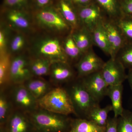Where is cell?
<instances>
[{
	"label": "cell",
	"instance_id": "obj_20",
	"mask_svg": "<svg viewBox=\"0 0 132 132\" xmlns=\"http://www.w3.org/2000/svg\"><path fill=\"white\" fill-rule=\"evenodd\" d=\"M63 48L68 62L74 67L83 54L76 45L71 33L64 36Z\"/></svg>",
	"mask_w": 132,
	"mask_h": 132
},
{
	"label": "cell",
	"instance_id": "obj_14",
	"mask_svg": "<svg viewBox=\"0 0 132 132\" xmlns=\"http://www.w3.org/2000/svg\"><path fill=\"white\" fill-rule=\"evenodd\" d=\"M80 79L87 91L99 103L104 97L107 96L109 86L104 80L101 71L91 74Z\"/></svg>",
	"mask_w": 132,
	"mask_h": 132
},
{
	"label": "cell",
	"instance_id": "obj_11",
	"mask_svg": "<svg viewBox=\"0 0 132 132\" xmlns=\"http://www.w3.org/2000/svg\"><path fill=\"white\" fill-rule=\"evenodd\" d=\"M105 62L91 48L82 55L74 67L77 78H82L101 71Z\"/></svg>",
	"mask_w": 132,
	"mask_h": 132
},
{
	"label": "cell",
	"instance_id": "obj_31",
	"mask_svg": "<svg viewBox=\"0 0 132 132\" xmlns=\"http://www.w3.org/2000/svg\"><path fill=\"white\" fill-rule=\"evenodd\" d=\"M12 30L2 22L0 25V55L8 53L9 43Z\"/></svg>",
	"mask_w": 132,
	"mask_h": 132
},
{
	"label": "cell",
	"instance_id": "obj_36",
	"mask_svg": "<svg viewBox=\"0 0 132 132\" xmlns=\"http://www.w3.org/2000/svg\"><path fill=\"white\" fill-rule=\"evenodd\" d=\"M118 118H109L105 132H118Z\"/></svg>",
	"mask_w": 132,
	"mask_h": 132
},
{
	"label": "cell",
	"instance_id": "obj_12",
	"mask_svg": "<svg viewBox=\"0 0 132 132\" xmlns=\"http://www.w3.org/2000/svg\"><path fill=\"white\" fill-rule=\"evenodd\" d=\"M125 67L116 59L110 58L105 62L101 72L108 86L121 85L127 79Z\"/></svg>",
	"mask_w": 132,
	"mask_h": 132
},
{
	"label": "cell",
	"instance_id": "obj_25",
	"mask_svg": "<svg viewBox=\"0 0 132 132\" xmlns=\"http://www.w3.org/2000/svg\"><path fill=\"white\" fill-rule=\"evenodd\" d=\"M29 66L33 77L43 78L49 75L52 62L38 57L29 56Z\"/></svg>",
	"mask_w": 132,
	"mask_h": 132
},
{
	"label": "cell",
	"instance_id": "obj_15",
	"mask_svg": "<svg viewBox=\"0 0 132 132\" xmlns=\"http://www.w3.org/2000/svg\"><path fill=\"white\" fill-rule=\"evenodd\" d=\"M6 132H36L27 113L14 109L6 124Z\"/></svg>",
	"mask_w": 132,
	"mask_h": 132
},
{
	"label": "cell",
	"instance_id": "obj_29",
	"mask_svg": "<svg viewBox=\"0 0 132 132\" xmlns=\"http://www.w3.org/2000/svg\"><path fill=\"white\" fill-rule=\"evenodd\" d=\"M127 43H132V18L121 16L116 20Z\"/></svg>",
	"mask_w": 132,
	"mask_h": 132
},
{
	"label": "cell",
	"instance_id": "obj_23",
	"mask_svg": "<svg viewBox=\"0 0 132 132\" xmlns=\"http://www.w3.org/2000/svg\"><path fill=\"white\" fill-rule=\"evenodd\" d=\"M123 91V84L108 87L107 96L111 99L114 116L116 118H119L124 112L122 102Z\"/></svg>",
	"mask_w": 132,
	"mask_h": 132
},
{
	"label": "cell",
	"instance_id": "obj_24",
	"mask_svg": "<svg viewBox=\"0 0 132 132\" xmlns=\"http://www.w3.org/2000/svg\"><path fill=\"white\" fill-rule=\"evenodd\" d=\"M105 127H101L93 121L86 119H72L68 132H105Z\"/></svg>",
	"mask_w": 132,
	"mask_h": 132
},
{
	"label": "cell",
	"instance_id": "obj_2",
	"mask_svg": "<svg viewBox=\"0 0 132 132\" xmlns=\"http://www.w3.org/2000/svg\"><path fill=\"white\" fill-rule=\"evenodd\" d=\"M31 10L36 30L63 37L72 32L71 27L54 5L41 9Z\"/></svg>",
	"mask_w": 132,
	"mask_h": 132
},
{
	"label": "cell",
	"instance_id": "obj_8",
	"mask_svg": "<svg viewBox=\"0 0 132 132\" xmlns=\"http://www.w3.org/2000/svg\"><path fill=\"white\" fill-rule=\"evenodd\" d=\"M29 57L28 52L12 56L10 70V85L24 84L33 77L29 66Z\"/></svg>",
	"mask_w": 132,
	"mask_h": 132
},
{
	"label": "cell",
	"instance_id": "obj_26",
	"mask_svg": "<svg viewBox=\"0 0 132 132\" xmlns=\"http://www.w3.org/2000/svg\"><path fill=\"white\" fill-rule=\"evenodd\" d=\"M106 16L117 20L121 16L119 0H94Z\"/></svg>",
	"mask_w": 132,
	"mask_h": 132
},
{
	"label": "cell",
	"instance_id": "obj_9",
	"mask_svg": "<svg viewBox=\"0 0 132 132\" xmlns=\"http://www.w3.org/2000/svg\"><path fill=\"white\" fill-rule=\"evenodd\" d=\"M102 22L111 48L110 58L115 59L120 50L127 42L116 20L105 15Z\"/></svg>",
	"mask_w": 132,
	"mask_h": 132
},
{
	"label": "cell",
	"instance_id": "obj_21",
	"mask_svg": "<svg viewBox=\"0 0 132 132\" xmlns=\"http://www.w3.org/2000/svg\"><path fill=\"white\" fill-rule=\"evenodd\" d=\"M102 20L97 24L92 31L94 45L97 46L105 54L110 57L111 48L106 33L102 24Z\"/></svg>",
	"mask_w": 132,
	"mask_h": 132
},
{
	"label": "cell",
	"instance_id": "obj_27",
	"mask_svg": "<svg viewBox=\"0 0 132 132\" xmlns=\"http://www.w3.org/2000/svg\"><path fill=\"white\" fill-rule=\"evenodd\" d=\"M12 55L8 53L0 55V87L5 88L10 85V70Z\"/></svg>",
	"mask_w": 132,
	"mask_h": 132
},
{
	"label": "cell",
	"instance_id": "obj_4",
	"mask_svg": "<svg viewBox=\"0 0 132 132\" xmlns=\"http://www.w3.org/2000/svg\"><path fill=\"white\" fill-rule=\"evenodd\" d=\"M67 84L65 88L71 98L76 116L78 118L87 119L91 111L99 106V102L87 91L80 78H77Z\"/></svg>",
	"mask_w": 132,
	"mask_h": 132
},
{
	"label": "cell",
	"instance_id": "obj_13",
	"mask_svg": "<svg viewBox=\"0 0 132 132\" xmlns=\"http://www.w3.org/2000/svg\"><path fill=\"white\" fill-rule=\"evenodd\" d=\"M77 9L80 27L87 29L91 32L105 15L95 1L87 6Z\"/></svg>",
	"mask_w": 132,
	"mask_h": 132
},
{
	"label": "cell",
	"instance_id": "obj_10",
	"mask_svg": "<svg viewBox=\"0 0 132 132\" xmlns=\"http://www.w3.org/2000/svg\"><path fill=\"white\" fill-rule=\"evenodd\" d=\"M48 76L50 82L55 87H59L75 79L77 74L73 66L68 62L55 61L52 62Z\"/></svg>",
	"mask_w": 132,
	"mask_h": 132
},
{
	"label": "cell",
	"instance_id": "obj_17",
	"mask_svg": "<svg viewBox=\"0 0 132 132\" xmlns=\"http://www.w3.org/2000/svg\"><path fill=\"white\" fill-rule=\"evenodd\" d=\"M29 36L25 33L12 30L8 47V53L14 56L27 52Z\"/></svg>",
	"mask_w": 132,
	"mask_h": 132
},
{
	"label": "cell",
	"instance_id": "obj_37",
	"mask_svg": "<svg viewBox=\"0 0 132 132\" xmlns=\"http://www.w3.org/2000/svg\"><path fill=\"white\" fill-rule=\"evenodd\" d=\"M76 7H81L90 5L94 0H69Z\"/></svg>",
	"mask_w": 132,
	"mask_h": 132
},
{
	"label": "cell",
	"instance_id": "obj_5",
	"mask_svg": "<svg viewBox=\"0 0 132 132\" xmlns=\"http://www.w3.org/2000/svg\"><path fill=\"white\" fill-rule=\"evenodd\" d=\"M38 107L46 111L66 116L75 111L69 95L65 88L55 87L45 96L37 100Z\"/></svg>",
	"mask_w": 132,
	"mask_h": 132
},
{
	"label": "cell",
	"instance_id": "obj_38",
	"mask_svg": "<svg viewBox=\"0 0 132 132\" xmlns=\"http://www.w3.org/2000/svg\"><path fill=\"white\" fill-rule=\"evenodd\" d=\"M127 79L132 90V68L129 69L128 74L127 75Z\"/></svg>",
	"mask_w": 132,
	"mask_h": 132
},
{
	"label": "cell",
	"instance_id": "obj_19",
	"mask_svg": "<svg viewBox=\"0 0 132 132\" xmlns=\"http://www.w3.org/2000/svg\"><path fill=\"white\" fill-rule=\"evenodd\" d=\"M74 40L82 54L93 48L94 43L92 32L88 29L80 27L71 32Z\"/></svg>",
	"mask_w": 132,
	"mask_h": 132
},
{
	"label": "cell",
	"instance_id": "obj_18",
	"mask_svg": "<svg viewBox=\"0 0 132 132\" xmlns=\"http://www.w3.org/2000/svg\"><path fill=\"white\" fill-rule=\"evenodd\" d=\"M37 100L45 96L53 88V85L43 78L33 77L24 83Z\"/></svg>",
	"mask_w": 132,
	"mask_h": 132
},
{
	"label": "cell",
	"instance_id": "obj_3",
	"mask_svg": "<svg viewBox=\"0 0 132 132\" xmlns=\"http://www.w3.org/2000/svg\"><path fill=\"white\" fill-rule=\"evenodd\" d=\"M27 113L36 132H68L70 130L72 119L68 116L54 113L39 108Z\"/></svg>",
	"mask_w": 132,
	"mask_h": 132
},
{
	"label": "cell",
	"instance_id": "obj_30",
	"mask_svg": "<svg viewBox=\"0 0 132 132\" xmlns=\"http://www.w3.org/2000/svg\"><path fill=\"white\" fill-rule=\"evenodd\" d=\"M125 68H132V43H127L120 50L116 57Z\"/></svg>",
	"mask_w": 132,
	"mask_h": 132
},
{
	"label": "cell",
	"instance_id": "obj_7",
	"mask_svg": "<svg viewBox=\"0 0 132 132\" xmlns=\"http://www.w3.org/2000/svg\"><path fill=\"white\" fill-rule=\"evenodd\" d=\"M8 93L14 109L30 112L38 108L37 100L24 84L10 85Z\"/></svg>",
	"mask_w": 132,
	"mask_h": 132
},
{
	"label": "cell",
	"instance_id": "obj_33",
	"mask_svg": "<svg viewBox=\"0 0 132 132\" xmlns=\"http://www.w3.org/2000/svg\"><path fill=\"white\" fill-rule=\"evenodd\" d=\"M32 0H3L1 9L31 10Z\"/></svg>",
	"mask_w": 132,
	"mask_h": 132
},
{
	"label": "cell",
	"instance_id": "obj_22",
	"mask_svg": "<svg viewBox=\"0 0 132 132\" xmlns=\"http://www.w3.org/2000/svg\"><path fill=\"white\" fill-rule=\"evenodd\" d=\"M7 88L0 92V127H5L14 108Z\"/></svg>",
	"mask_w": 132,
	"mask_h": 132
},
{
	"label": "cell",
	"instance_id": "obj_39",
	"mask_svg": "<svg viewBox=\"0 0 132 132\" xmlns=\"http://www.w3.org/2000/svg\"><path fill=\"white\" fill-rule=\"evenodd\" d=\"M58 1V0H54V2H55L56 1Z\"/></svg>",
	"mask_w": 132,
	"mask_h": 132
},
{
	"label": "cell",
	"instance_id": "obj_6",
	"mask_svg": "<svg viewBox=\"0 0 132 132\" xmlns=\"http://www.w3.org/2000/svg\"><path fill=\"white\" fill-rule=\"evenodd\" d=\"M1 21L13 31L30 36L36 31L31 10L1 9Z\"/></svg>",
	"mask_w": 132,
	"mask_h": 132
},
{
	"label": "cell",
	"instance_id": "obj_32",
	"mask_svg": "<svg viewBox=\"0 0 132 132\" xmlns=\"http://www.w3.org/2000/svg\"><path fill=\"white\" fill-rule=\"evenodd\" d=\"M118 132H132V113L124 110L118 118Z\"/></svg>",
	"mask_w": 132,
	"mask_h": 132
},
{
	"label": "cell",
	"instance_id": "obj_16",
	"mask_svg": "<svg viewBox=\"0 0 132 132\" xmlns=\"http://www.w3.org/2000/svg\"><path fill=\"white\" fill-rule=\"evenodd\" d=\"M55 6L72 29V31L80 27L77 7L69 0H58Z\"/></svg>",
	"mask_w": 132,
	"mask_h": 132
},
{
	"label": "cell",
	"instance_id": "obj_1",
	"mask_svg": "<svg viewBox=\"0 0 132 132\" xmlns=\"http://www.w3.org/2000/svg\"><path fill=\"white\" fill-rule=\"evenodd\" d=\"M64 37L36 30L29 36V56L55 61L68 62L64 52Z\"/></svg>",
	"mask_w": 132,
	"mask_h": 132
},
{
	"label": "cell",
	"instance_id": "obj_34",
	"mask_svg": "<svg viewBox=\"0 0 132 132\" xmlns=\"http://www.w3.org/2000/svg\"><path fill=\"white\" fill-rule=\"evenodd\" d=\"M121 16L132 18V0H119Z\"/></svg>",
	"mask_w": 132,
	"mask_h": 132
},
{
	"label": "cell",
	"instance_id": "obj_28",
	"mask_svg": "<svg viewBox=\"0 0 132 132\" xmlns=\"http://www.w3.org/2000/svg\"><path fill=\"white\" fill-rule=\"evenodd\" d=\"M112 111V105H108L104 108H101L100 105L98 106L91 111L87 119L100 126L105 127L108 121L109 113Z\"/></svg>",
	"mask_w": 132,
	"mask_h": 132
},
{
	"label": "cell",
	"instance_id": "obj_35",
	"mask_svg": "<svg viewBox=\"0 0 132 132\" xmlns=\"http://www.w3.org/2000/svg\"><path fill=\"white\" fill-rule=\"evenodd\" d=\"M54 0H32L31 10L39 9L53 5Z\"/></svg>",
	"mask_w": 132,
	"mask_h": 132
}]
</instances>
